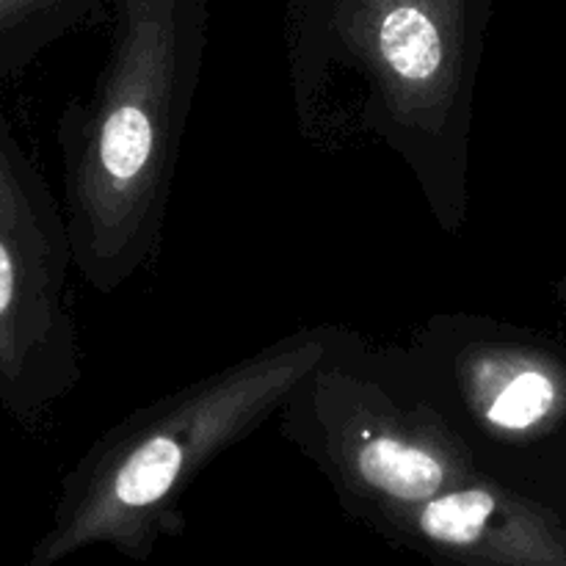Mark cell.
I'll return each mask as SVG.
<instances>
[{"label":"cell","mask_w":566,"mask_h":566,"mask_svg":"<svg viewBox=\"0 0 566 566\" xmlns=\"http://www.w3.org/2000/svg\"><path fill=\"white\" fill-rule=\"evenodd\" d=\"M495 0H287L296 127L318 153L376 138L446 235L470 213V130Z\"/></svg>","instance_id":"obj_1"},{"label":"cell","mask_w":566,"mask_h":566,"mask_svg":"<svg viewBox=\"0 0 566 566\" xmlns=\"http://www.w3.org/2000/svg\"><path fill=\"white\" fill-rule=\"evenodd\" d=\"M210 0H114L94 92L59 119L75 269L114 293L158 258L182 133L208 42Z\"/></svg>","instance_id":"obj_2"},{"label":"cell","mask_w":566,"mask_h":566,"mask_svg":"<svg viewBox=\"0 0 566 566\" xmlns=\"http://www.w3.org/2000/svg\"><path fill=\"white\" fill-rule=\"evenodd\" d=\"M346 326H302L111 426L61 481L53 523L25 566L86 547L147 558L175 534L180 501L208 464L280 418Z\"/></svg>","instance_id":"obj_3"},{"label":"cell","mask_w":566,"mask_h":566,"mask_svg":"<svg viewBox=\"0 0 566 566\" xmlns=\"http://www.w3.org/2000/svg\"><path fill=\"white\" fill-rule=\"evenodd\" d=\"M396 348L409 379L486 468L551 501L566 459L562 337L490 315L440 313Z\"/></svg>","instance_id":"obj_4"},{"label":"cell","mask_w":566,"mask_h":566,"mask_svg":"<svg viewBox=\"0 0 566 566\" xmlns=\"http://www.w3.org/2000/svg\"><path fill=\"white\" fill-rule=\"evenodd\" d=\"M66 213L17 142L0 97V409L33 426L83 376Z\"/></svg>","instance_id":"obj_5"},{"label":"cell","mask_w":566,"mask_h":566,"mask_svg":"<svg viewBox=\"0 0 566 566\" xmlns=\"http://www.w3.org/2000/svg\"><path fill=\"white\" fill-rule=\"evenodd\" d=\"M365 525L434 566H566V512L486 468L451 426L418 451L401 501Z\"/></svg>","instance_id":"obj_6"},{"label":"cell","mask_w":566,"mask_h":566,"mask_svg":"<svg viewBox=\"0 0 566 566\" xmlns=\"http://www.w3.org/2000/svg\"><path fill=\"white\" fill-rule=\"evenodd\" d=\"M108 0H0V83L75 31ZM114 3V0H111Z\"/></svg>","instance_id":"obj_7"},{"label":"cell","mask_w":566,"mask_h":566,"mask_svg":"<svg viewBox=\"0 0 566 566\" xmlns=\"http://www.w3.org/2000/svg\"><path fill=\"white\" fill-rule=\"evenodd\" d=\"M551 501L556 503V506L562 509V512H566V459H564L562 473H558L556 486H553V492H551Z\"/></svg>","instance_id":"obj_8"},{"label":"cell","mask_w":566,"mask_h":566,"mask_svg":"<svg viewBox=\"0 0 566 566\" xmlns=\"http://www.w3.org/2000/svg\"><path fill=\"white\" fill-rule=\"evenodd\" d=\"M556 298H558V304H562V310L566 313V271L562 276H558V282H556Z\"/></svg>","instance_id":"obj_9"}]
</instances>
